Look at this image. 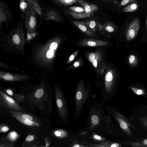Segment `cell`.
Masks as SVG:
<instances>
[{
  "label": "cell",
  "mask_w": 147,
  "mask_h": 147,
  "mask_svg": "<svg viewBox=\"0 0 147 147\" xmlns=\"http://www.w3.org/2000/svg\"><path fill=\"white\" fill-rule=\"evenodd\" d=\"M93 138L95 140L99 141H102V137L96 134L93 135Z\"/></svg>",
  "instance_id": "74e56055"
},
{
  "label": "cell",
  "mask_w": 147,
  "mask_h": 147,
  "mask_svg": "<svg viewBox=\"0 0 147 147\" xmlns=\"http://www.w3.org/2000/svg\"><path fill=\"white\" fill-rule=\"evenodd\" d=\"M131 89L134 92L138 95H141L144 93L142 90L140 89H138L134 88H131Z\"/></svg>",
  "instance_id": "d590c367"
},
{
  "label": "cell",
  "mask_w": 147,
  "mask_h": 147,
  "mask_svg": "<svg viewBox=\"0 0 147 147\" xmlns=\"http://www.w3.org/2000/svg\"><path fill=\"white\" fill-rule=\"evenodd\" d=\"M69 13L74 18L80 19L89 17L82 7L71 6L69 7Z\"/></svg>",
  "instance_id": "7c38bea8"
},
{
  "label": "cell",
  "mask_w": 147,
  "mask_h": 147,
  "mask_svg": "<svg viewBox=\"0 0 147 147\" xmlns=\"http://www.w3.org/2000/svg\"><path fill=\"white\" fill-rule=\"evenodd\" d=\"M96 145L94 146L118 147L119 146L120 144L117 143L107 142L96 144Z\"/></svg>",
  "instance_id": "4316f807"
},
{
  "label": "cell",
  "mask_w": 147,
  "mask_h": 147,
  "mask_svg": "<svg viewBox=\"0 0 147 147\" xmlns=\"http://www.w3.org/2000/svg\"><path fill=\"white\" fill-rule=\"evenodd\" d=\"M102 31L103 33H112L115 31V27L114 24L109 21L106 22L102 25Z\"/></svg>",
  "instance_id": "603a6c76"
},
{
  "label": "cell",
  "mask_w": 147,
  "mask_h": 147,
  "mask_svg": "<svg viewBox=\"0 0 147 147\" xmlns=\"http://www.w3.org/2000/svg\"><path fill=\"white\" fill-rule=\"evenodd\" d=\"M46 20L47 21H52L61 22L62 20L58 13L55 11L51 10L47 11L45 14Z\"/></svg>",
  "instance_id": "9a60e30c"
},
{
  "label": "cell",
  "mask_w": 147,
  "mask_h": 147,
  "mask_svg": "<svg viewBox=\"0 0 147 147\" xmlns=\"http://www.w3.org/2000/svg\"><path fill=\"white\" fill-rule=\"evenodd\" d=\"M35 137L33 135H29L26 138V141L27 142H30L33 141Z\"/></svg>",
  "instance_id": "8d00e7d4"
},
{
  "label": "cell",
  "mask_w": 147,
  "mask_h": 147,
  "mask_svg": "<svg viewBox=\"0 0 147 147\" xmlns=\"http://www.w3.org/2000/svg\"><path fill=\"white\" fill-rule=\"evenodd\" d=\"M11 115L22 123L26 125L33 127H39L40 125L39 123L38 122L25 119L15 115Z\"/></svg>",
  "instance_id": "e0dca14e"
},
{
  "label": "cell",
  "mask_w": 147,
  "mask_h": 147,
  "mask_svg": "<svg viewBox=\"0 0 147 147\" xmlns=\"http://www.w3.org/2000/svg\"><path fill=\"white\" fill-rule=\"evenodd\" d=\"M28 5L32 8L40 16L42 15V9L36 0H26Z\"/></svg>",
  "instance_id": "ffe728a7"
},
{
  "label": "cell",
  "mask_w": 147,
  "mask_h": 147,
  "mask_svg": "<svg viewBox=\"0 0 147 147\" xmlns=\"http://www.w3.org/2000/svg\"><path fill=\"white\" fill-rule=\"evenodd\" d=\"M44 93V90L40 88L38 89L35 92L34 96L35 97L37 98H41Z\"/></svg>",
  "instance_id": "1f68e13d"
},
{
  "label": "cell",
  "mask_w": 147,
  "mask_h": 147,
  "mask_svg": "<svg viewBox=\"0 0 147 147\" xmlns=\"http://www.w3.org/2000/svg\"><path fill=\"white\" fill-rule=\"evenodd\" d=\"M9 128L7 126L1 124L0 125V133L7 132L9 130Z\"/></svg>",
  "instance_id": "e575fe53"
},
{
  "label": "cell",
  "mask_w": 147,
  "mask_h": 147,
  "mask_svg": "<svg viewBox=\"0 0 147 147\" xmlns=\"http://www.w3.org/2000/svg\"><path fill=\"white\" fill-rule=\"evenodd\" d=\"M139 19L135 18L130 23L127 33V38L129 40L134 38L138 33L140 28Z\"/></svg>",
  "instance_id": "8fae6325"
},
{
  "label": "cell",
  "mask_w": 147,
  "mask_h": 147,
  "mask_svg": "<svg viewBox=\"0 0 147 147\" xmlns=\"http://www.w3.org/2000/svg\"><path fill=\"white\" fill-rule=\"evenodd\" d=\"M113 2V3H117L118 1L120 0H109Z\"/></svg>",
  "instance_id": "b9f144b4"
},
{
  "label": "cell",
  "mask_w": 147,
  "mask_h": 147,
  "mask_svg": "<svg viewBox=\"0 0 147 147\" xmlns=\"http://www.w3.org/2000/svg\"><path fill=\"white\" fill-rule=\"evenodd\" d=\"M101 119L99 115L95 113H92L90 114V126L92 128L95 127L96 126H98V125L100 124V122Z\"/></svg>",
  "instance_id": "44dd1931"
},
{
  "label": "cell",
  "mask_w": 147,
  "mask_h": 147,
  "mask_svg": "<svg viewBox=\"0 0 147 147\" xmlns=\"http://www.w3.org/2000/svg\"><path fill=\"white\" fill-rule=\"evenodd\" d=\"M62 40L60 37H56L39 47L35 53V60L43 66L51 65L53 63L56 51Z\"/></svg>",
  "instance_id": "6da1fadb"
},
{
  "label": "cell",
  "mask_w": 147,
  "mask_h": 147,
  "mask_svg": "<svg viewBox=\"0 0 147 147\" xmlns=\"http://www.w3.org/2000/svg\"><path fill=\"white\" fill-rule=\"evenodd\" d=\"M111 43L108 42L101 40L92 38H87L79 42L78 45L84 47H98L110 45Z\"/></svg>",
  "instance_id": "30bf717a"
},
{
  "label": "cell",
  "mask_w": 147,
  "mask_h": 147,
  "mask_svg": "<svg viewBox=\"0 0 147 147\" xmlns=\"http://www.w3.org/2000/svg\"><path fill=\"white\" fill-rule=\"evenodd\" d=\"M90 87L88 85L86 88L82 80L79 82L74 96L75 102L74 116L77 118L81 113L85 106L88 103L90 95Z\"/></svg>",
  "instance_id": "7a4b0ae2"
},
{
  "label": "cell",
  "mask_w": 147,
  "mask_h": 147,
  "mask_svg": "<svg viewBox=\"0 0 147 147\" xmlns=\"http://www.w3.org/2000/svg\"><path fill=\"white\" fill-rule=\"evenodd\" d=\"M52 134L54 136L59 138H65L67 136V134L66 131L61 129L55 130Z\"/></svg>",
  "instance_id": "cb8c5ba5"
},
{
  "label": "cell",
  "mask_w": 147,
  "mask_h": 147,
  "mask_svg": "<svg viewBox=\"0 0 147 147\" xmlns=\"http://www.w3.org/2000/svg\"><path fill=\"white\" fill-rule=\"evenodd\" d=\"M11 40L12 45L16 47L23 49L25 40L22 30L21 28H17L14 31Z\"/></svg>",
  "instance_id": "9c48e42d"
},
{
  "label": "cell",
  "mask_w": 147,
  "mask_h": 147,
  "mask_svg": "<svg viewBox=\"0 0 147 147\" xmlns=\"http://www.w3.org/2000/svg\"><path fill=\"white\" fill-rule=\"evenodd\" d=\"M90 30L94 33L97 31H102V25L95 20H92L86 22Z\"/></svg>",
  "instance_id": "2e32d148"
},
{
  "label": "cell",
  "mask_w": 147,
  "mask_h": 147,
  "mask_svg": "<svg viewBox=\"0 0 147 147\" xmlns=\"http://www.w3.org/2000/svg\"><path fill=\"white\" fill-rule=\"evenodd\" d=\"M96 51V56L92 64L97 73L102 75L104 72L106 64L103 59L102 51L100 49H98Z\"/></svg>",
  "instance_id": "52a82bcc"
},
{
  "label": "cell",
  "mask_w": 147,
  "mask_h": 147,
  "mask_svg": "<svg viewBox=\"0 0 147 147\" xmlns=\"http://www.w3.org/2000/svg\"><path fill=\"white\" fill-rule=\"evenodd\" d=\"M9 12L3 3L1 2L0 4V24L6 21L8 18Z\"/></svg>",
  "instance_id": "d6986e66"
},
{
  "label": "cell",
  "mask_w": 147,
  "mask_h": 147,
  "mask_svg": "<svg viewBox=\"0 0 147 147\" xmlns=\"http://www.w3.org/2000/svg\"><path fill=\"white\" fill-rule=\"evenodd\" d=\"M54 88L58 113L62 119L66 121L68 119L69 116V112L66 100L60 88L56 85Z\"/></svg>",
  "instance_id": "3957f363"
},
{
  "label": "cell",
  "mask_w": 147,
  "mask_h": 147,
  "mask_svg": "<svg viewBox=\"0 0 147 147\" xmlns=\"http://www.w3.org/2000/svg\"><path fill=\"white\" fill-rule=\"evenodd\" d=\"M82 61L81 59H79L77 61H75L73 64L67 68L66 69L69 70L71 69H73L79 67L80 65L82 62Z\"/></svg>",
  "instance_id": "4dcf8cb0"
},
{
  "label": "cell",
  "mask_w": 147,
  "mask_h": 147,
  "mask_svg": "<svg viewBox=\"0 0 147 147\" xmlns=\"http://www.w3.org/2000/svg\"><path fill=\"white\" fill-rule=\"evenodd\" d=\"M73 147H84L83 146H82L81 144H76L74 145V146H72Z\"/></svg>",
  "instance_id": "60d3db41"
},
{
  "label": "cell",
  "mask_w": 147,
  "mask_h": 147,
  "mask_svg": "<svg viewBox=\"0 0 147 147\" xmlns=\"http://www.w3.org/2000/svg\"><path fill=\"white\" fill-rule=\"evenodd\" d=\"M139 7V4L137 1L133 2L124 7L122 11L125 12H131L137 10Z\"/></svg>",
  "instance_id": "7402d4cb"
},
{
  "label": "cell",
  "mask_w": 147,
  "mask_h": 147,
  "mask_svg": "<svg viewBox=\"0 0 147 147\" xmlns=\"http://www.w3.org/2000/svg\"><path fill=\"white\" fill-rule=\"evenodd\" d=\"M137 1V0H122L118 4L117 7L119 9L126 5Z\"/></svg>",
  "instance_id": "83f0119b"
},
{
  "label": "cell",
  "mask_w": 147,
  "mask_h": 147,
  "mask_svg": "<svg viewBox=\"0 0 147 147\" xmlns=\"http://www.w3.org/2000/svg\"><path fill=\"white\" fill-rule=\"evenodd\" d=\"M0 106L10 110L24 111L22 108L14 100L2 91L0 90Z\"/></svg>",
  "instance_id": "8992f818"
},
{
  "label": "cell",
  "mask_w": 147,
  "mask_h": 147,
  "mask_svg": "<svg viewBox=\"0 0 147 147\" xmlns=\"http://www.w3.org/2000/svg\"><path fill=\"white\" fill-rule=\"evenodd\" d=\"M28 7V4L25 0H20V7L22 11L25 12Z\"/></svg>",
  "instance_id": "f1b7e54d"
},
{
  "label": "cell",
  "mask_w": 147,
  "mask_h": 147,
  "mask_svg": "<svg viewBox=\"0 0 147 147\" xmlns=\"http://www.w3.org/2000/svg\"><path fill=\"white\" fill-rule=\"evenodd\" d=\"M0 78L6 81H21L28 80L30 78V77L19 74L1 71Z\"/></svg>",
  "instance_id": "ba28073f"
},
{
  "label": "cell",
  "mask_w": 147,
  "mask_h": 147,
  "mask_svg": "<svg viewBox=\"0 0 147 147\" xmlns=\"http://www.w3.org/2000/svg\"><path fill=\"white\" fill-rule=\"evenodd\" d=\"M6 92L9 95L12 96L13 95V93L11 90L10 89H8L6 90Z\"/></svg>",
  "instance_id": "ab89813d"
},
{
  "label": "cell",
  "mask_w": 147,
  "mask_h": 147,
  "mask_svg": "<svg viewBox=\"0 0 147 147\" xmlns=\"http://www.w3.org/2000/svg\"><path fill=\"white\" fill-rule=\"evenodd\" d=\"M77 2L84 9L85 12L89 17L98 9V7L96 5L88 3L83 0H77Z\"/></svg>",
  "instance_id": "5bb4252c"
},
{
  "label": "cell",
  "mask_w": 147,
  "mask_h": 147,
  "mask_svg": "<svg viewBox=\"0 0 147 147\" xmlns=\"http://www.w3.org/2000/svg\"><path fill=\"white\" fill-rule=\"evenodd\" d=\"M37 13L32 8L28 5L25 11V23L27 29V36L30 39L32 36H34L37 26L36 17Z\"/></svg>",
  "instance_id": "5b68a950"
},
{
  "label": "cell",
  "mask_w": 147,
  "mask_h": 147,
  "mask_svg": "<svg viewBox=\"0 0 147 147\" xmlns=\"http://www.w3.org/2000/svg\"><path fill=\"white\" fill-rule=\"evenodd\" d=\"M9 112L11 115H16L25 119L38 122L36 118L30 115L23 113L22 112L10 110Z\"/></svg>",
  "instance_id": "ac0fdd59"
},
{
  "label": "cell",
  "mask_w": 147,
  "mask_h": 147,
  "mask_svg": "<svg viewBox=\"0 0 147 147\" xmlns=\"http://www.w3.org/2000/svg\"><path fill=\"white\" fill-rule=\"evenodd\" d=\"M139 119L142 124L147 129V116L141 117Z\"/></svg>",
  "instance_id": "836d02e7"
},
{
  "label": "cell",
  "mask_w": 147,
  "mask_h": 147,
  "mask_svg": "<svg viewBox=\"0 0 147 147\" xmlns=\"http://www.w3.org/2000/svg\"><path fill=\"white\" fill-rule=\"evenodd\" d=\"M73 24L86 35L92 37H98L96 34L92 32L89 28L86 22L83 21L72 22Z\"/></svg>",
  "instance_id": "4fadbf2b"
},
{
  "label": "cell",
  "mask_w": 147,
  "mask_h": 147,
  "mask_svg": "<svg viewBox=\"0 0 147 147\" xmlns=\"http://www.w3.org/2000/svg\"><path fill=\"white\" fill-rule=\"evenodd\" d=\"M79 52L78 50L76 51L73 53L69 57L68 59L67 60V63L68 64L71 62L78 55Z\"/></svg>",
  "instance_id": "d6a6232c"
},
{
  "label": "cell",
  "mask_w": 147,
  "mask_h": 147,
  "mask_svg": "<svg viewBox=\"0 0 147 147\" xmlns=\"http://www.w3.org/2000/svg\"><path fill=\"white\" fill-rule=\"evenodd\" d=\"M96 51L94 52L88 53L87 55V57L89 61L92 64L96 55Z\"/></svg>",
  "instance_id": "f546056e"
},
{
  "label": "cell",
  "mask_w": 147,
  "mask_h": 147,
  "mask_svg": "<svg viewBox=\"0 0 147 147\" xmlns=\"http://www.w3.org/2000/svg\"><path fill=\"white\" fill-rule=\"evenodd\" d=\"M55 3L59 5L68 6L77 2V0H53Z\"/></svg>",
  "instance_id": "d4e9b609"
},
{
  "label": "cell",
  "mask_w": 147,
  "mask_h": 147,
  "mask_svg": "<svg viewBox=\"0 0 147 147\" xmlns=\"http://www.w3.org/2000/svg\"><path fill=\"white\" fill-rule=\"evenodd\" d=\"M19 136L20 135L16 132L12 131L7 134V139L9 141L14 142L18 138Z\"/></svg>",
  "instance_id": "484cf974"
},
{
  "label": "cell",
  "mask_w": 147,
  "mask_h": 147,
  "mask_svg": "<svg viewBox=\"0 0 147 147\" xmlns=\"http://www.w3.org/2000/svg\"><path fill=\"white\" fill-rule=\"evenodd\" d=\"M143 143L147 145V139L144 140Z\"/></svg>",
  "instance_id": "7bdbcfd3"
},
{
  "label": "cell",
  "mask_w": 147,
  "mask_h": 147,
  "mask_svg": "<svg viewBox=\"0 0 147 147\" xmlns=\"http://www.w3.org/2000/svg\"><path fill=\"white\" fill-rule=\"evenodd\" d=\"M106 108L109 113L113 116L124 132L128 136H132L133 134L129 127L134 129L135 128L130 121L120 112L110 107L106 106Z\"/></svg>",
  "instance_id": "277c9868"
},
{
  "label": "cell",
  "mask_w": 147,
  "mask_h": 147,
  "mask_svg": "<svg viewBox=\"0 0 147 147\" xmlns=\"http://www.w3.org/2000/svg\"><path fill=\"white\" fill-rule=\"evenodd\" d=\"M135 59V57L133 55H131L129 57V63L131 64L134 61V60Z\"/></svg>",
  "instance_id": "f35d334b"
}]
</instances>
